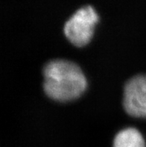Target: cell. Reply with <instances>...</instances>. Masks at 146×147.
Returning a JSON list of instances; mask_svg holds the SVG:
<instances>
[{"instance_id":"2","label":"cell","mask_w":146,"mask_h":147,"mask_svg":"<svg viewBox=\"0 0 146 147\" xmlns=\"http://www.w3.org/2000/svg\"><path fill=\"white\" fill-rule=\"evenodd\" d=\"M99 16L91 5L80 7L63 26V33L68 40L76 47H83L90 42L94 35Z\"/></svg>"},{"instance_id":"4","label":"cell","mask_w":146,"mask_h":147,"mask_svg":"<svg viewBox=\"0 0 146 147\" xmlns=\"http://www.w3.org/2000/svg\"><path fill=\"white\" fill-rule=\"evenodd\" d=\"M113 147H145V142L137 129L127 128L118 131L115 136Z\"/></svg>"},{"instance_id":"3","label":"cell","mask_w":146,"mask_h":147,"mask_svg":"<svg viewBox=\"0 0 146 147\" xmlns=\"http://www.w3.org/2000/svg\"><path fill=\"white\" fill-rule=\"evenodd\" d=\"M122 105L129 116L146 119V75H136L126 82Z\"/></svg>"},{"instance_id":"1","label":"cell","mask_w":146,"mask_h":147,"mask_svg":"<svg viewBox=\"0 0 146 147\" xmlns=\"http://www.w3.org/2000/svg\"><path fill=\"white\" fill-rule=\"evenodd\" d=\"M43 74L46 95L58 102L78 99L87 88V80L81 67L68 60L50 61L43 67Z\"/></svg>"}]
</instances>
